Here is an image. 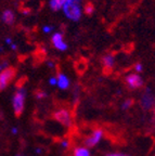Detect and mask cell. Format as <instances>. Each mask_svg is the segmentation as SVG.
Here are the masks:
<instances>
[{
	"label": "cell",
	"instance_id": "4",
	"mask_svg": "<svg viewBox=\"0 0 155 156\" xmlns=\"http://www.w3.org/2000/svg\"><path fill=\"white\" fill-rule=\"evenodd\" d=\"M16 75V71L14 67H7L5 69L0 72V91L5 90L9 86V83L13 80Z\"/></svg>",
	"mask_w": 155,
	"mask_h": 156
},
{
	"label": "cell",
	"instance_id": "19",
	"mask_svg": "<svg viewBox=\"0 0 155 156\" xmlns=\"http://www.w3.org/2000/svg\"><path fill=\"white\" fill-rule=\"evenodd\" d=\"M105 156H130V155L126 153H121V152H111V153H107Z\"/></svg>",
	"mask_w": 155,
	"mask_h": 156
},
{
	"label": "cell",
	"instance_id": "17",
	"mask_svg": "<svg viewBox=\"0 0 155 156\" xmlns=\"http://www.w3.org/2000/svg\"><path fill=\"white\" fill-rule=\"evenodd\" d=\"M35 97H36L37 99H38V100H41V99L46 98L47 94H46V92H45V91L38 90V91H36V93H35Z\"/></svg>",
	"mask_w": 155,
	"mask_h": 156
},
{
	"label": "cell",
	"instance_id": "15",
	"mask_svg": "<svg viewBox=\"0 0 155 156\" xmlns=\"http://www.w3.org/2000/svg\"><path fill=\"white\" fill-rule=\"evenodd\" d=\"M133 104V101L131 99H126V100L124 101L123 104H121V110L123 111H128Z\"/></svg>",
	"mask_w": 155,
	"mask_h": 156
},
{
	"label": "cell",
	"instance_id": "28",
	"mask_svg": "<svg viewBox=\"0 0 155 156\" xmlns=\"http://www.w3.org/2000/svg\"><path fill=\"white\" fill-rule=\"evenodd\" d=\"M35 152H36L37 154H41V152H42V151H41V149H36V151H35Z\"/></svg>",
	"mask_w": 155,
	"mask_h": 156
},
{
	"label": "cell",
	"instance_id": "20",
	"mask_svg": "<svg viewBox=\"0 0 155 156\" xmlns=\"http://www.w3.org/2000/svg\"><path fill=\"white\" fill-rule=\"evenodd\" d=\"M133 68H135V72H136L137 74H139L143 71V65L141 63H137L136 65L133 66Z\"/></svg>",
	"mask_w": 155,
	"mask_h": 156
},
{
	"label": "cell",
	"instance_id": "21",
	"mask_svg": "<svg viewBox=\"0 0 155 156\" xmlns=\"http://www.w3.org/2000/svg\"><path fill=\"white\" fill-rule=\"evenodd\" d=\"M56 76H51L50 78H49V83H50V86H56Z\"/></svg>",
	"mask_w": 155,
	"mask_h": 156
},
{
	"label": "cell",
	"instance_id": "2",
	"mask_svg": "<svg viewBox=\"0 0 155 156\" xmlns=\"http://www.w3.org/2000/svg\"><path fill=\"white\" fill-rule=\"evenodd\" d=\"M25 100H26V90H25V88L21 87L15 91L12 98V107L16 117L21 116L24 112Z\"/></svg>",
	"mask_w": 155,
	"mask_h": 156
},
{
	"label": "cell",
	"instance_id": "8",
	"mask_svg": "<svg viewBox=\"0 0 155 156\" xmlns=\"http://www.w3.org/2000/svg\"><path fill=\"white\" fill-rule=\"evenodd\" d=\"M51 41H52V44H53L54 48H56V50H59V51L64 52L68 49L67 42H66L65 39H64L63 34L60 32H56L52 35V37H51Z\"/></svg>",
	"mask_w": 155,
	"mask_h": 156
},
{
	"label": "cell",
	"instance_id": "11",
	"mask_svg": "<svg viewBox=\"0 0 155 156\" xmlns=\"http://www.w3.org/2000/svg\"><path fill=\"white\" fill-rule=\"evenodd\" d=\"M14 19H15V15H14V13H13V11H11V10H5V11H3L2 14H1L2 22L8 25L12 24V23L14 22Z\"/></svg>",
	"mask_w": 155,
	"mask_h": 156
},
{
	"label": "cell",
	"instance_id": "10",
	"mask_svg": "<svg viewBox=\"0 0 155 156\" xmlns=\"http://www.w3.org/2000/svg\"><path fill=\"white\" fill-rule=\"evenodd\" d=\"M101 62L104 69H112L115 65V56L112 53H107L102 56Z\"/></svg>",
	"mask_w": 155,
	"mask_h": 156
},
{
	"label": "cell",
	"instance_id": "3",
	"mask_svg": "<svg viewBox=\"0 0 155 156\" xmlns=\"http://www.w3.org/2000/svg\"><path fill=\"white\" fill-rule=\"evenodd\" d=\"M53 118L56 122H58L59 124H61L63 127L66 128H70L72 125H73V116H72V113L67 108H59L56 112H53Z\"/></svg>",
	"mask_w": 155,
	"mask_h": 156
},
{
	"label": "cell",
	"instance_id": "1",
	"mask_svg": "<svg viewBox=\"0 0 155 156\" xmlns=\"http://www.w3.org/2000/svg\"><path fill=\"white\" fill-rule=\"evenodd\" d=\"M82 1L84 0H66L62 8L65 17L72 22H78L82 16Z\"/></svg>",
	"mask_w": 155,
	"mask_h": 156
},
{
	"label": "cell",
	"instance_id": "25",
	"mask_svg": "<svg viewBox=\"0 0 155 156\" xmlns=\"http://www.w3.org/2000/svg\"><path fill=\"white\" fill-rule=\"evenodd\" d=\"M47 65H48L49 67H51V68L54 67V63H52V62H50V61H49L48 63H47Z\"/></svg>",
	"mask_w": 155,
	"mask_h": 156
},
{
	"label": "cell",
	"instance_id": "9",
	"mask_svg": "<svg viewBox=\"0 0 155 156\" xmlns=\"http://www.w3.org/2000/svg\"><path fill=\"white\" fill-rule=\"evenodd\" d=\"M56 86H58L59 88H60L61 90H66V89H68L70 86V79H68L67 75H65V74L63 73H60L58 76H56Z\"/></svg>",
	"mask_w": 155,
	"mask_h": 156
},
{
	"label": "cell",
	"instance_id": "13",
	"mask_svg": "<svg viewBox=\"0 0 155 156\" xmlns=\"http://www.w3.org/2000/svg\"><path fill=\"white\" fill-rule=\"evenodd\" d=\"M73 156H90V150L84 146H77L74 149Z\"/></svg>",
	"mask_w": 155,
	"mask_h": 156
},
{
	"label": "cell",
	"instance_id": "7",
	"mask_svg": "<svg viewBox=\"0 0 155 156\" xmlns=\"http://www.w3.org/2000/svg\"><path fill=\"white\" fill-rule=\"evenodd\" d=\"M140 104L143 110L150 111L155 108V95L150 90H146L142 93L140 99Z\"/></svg>",
	"mask_w": 155,
	"mask_h": 156
},
{
	"label": "cell",
	"instance_id": "27",
	"mask_svg": "<svg viewBox=\"0 0 155 156\" xmlns=\"http://www.w3.org/2000/svg\"><path fill=\"white\" fill-rule=\"evenodd\" d=\"M23 13H24V14H29V13H31V10H29V9H25L24 11H23Z\"/></svg>",
	"mask_w": 155,
	"mask_h": 156
},
{
	"label": "cell",
	"instance_id": "24",
	"mask_svg": "<svg viewBox=\"0 0 155 156\" xmlns=\"http://www.w3.org/2000/svg\"><path fill=\"white\" fill-rule=\"evenodd\" d=\"M5 44H10V46H11V44H13V42H12V39H11V38H7V39H5Z\"/></svg>",
	"mask_w": 155,
	"mask_h": 156
},
{
	"label": "cell",
	"instance_id": "22",
	"mask_svg": "<svg viewBox=\"0 0 155 156\" xmlns=\"http://www.w3.org/2000/svg\"><path fill=\"white\" fill-rule=\"evenodd\" d=\"M7 67H9V64H8V62H3V63L0 64V71H3V69H5Z\"/></svg>",
	"mask_w": 155,
	"mask_h": 156
},
{
	"label": "cell",
	"instance_id": "5",
	"mask_svg": "<svg viewBox=\"0 0 155 156\" xmlns=\"http://www.w3.org/2000/svg\"><path fill=\"white\" fill-rule=\"evenodd\" d=\"M103 136H104V131H103L101 128H97V129H95L85 139V141H84L85 146L86 147H88V149H90V147H95L96 145H98V144L101 142Z\"/></svg>",
	"mask_w": 155,
	"mask_h": 156
},
{
	"label": "cell",
	"instance_id": "6",
	"mask_svg": "<svg viewBox=\"0 0 155 156\" xmlns=\"http://www.w3.org/2000/svg\"><path fill=\"white\" fill-rule=\"evenodd\" d=\"M125 83L127 87L131 90H137L140 89L143 86V79L139 74L137 73H130L125 77Z\"/></svg>",
	"mask_w": 155,
	"mask_h": 156
},
{
	"label": "cell",
	"instance_id": "16",
	"mask_svg": "<svg viewBox=\"0 0 155 156\" xmlns=\"http://www.w3.org/2000/svg\"><path fill=\"white\" fill-rule=\"evenodd\" d=\"M70 142L68 139H63L62 141H61V146H62V149L67 150L68 147H70Z\"/></svg>",
	"mask_w": 155,
	"mask_h": 156
},
{
	"label": "cell",
	"instance_id": "14",
	"mask_svg": "<svg viewBox=\"0 0 155 156\" xmlns=\"http://www.w3.org/2000/svg\"><path fill=\"white\" fill-rule=\"evenodd\" d=\"M82 12L86 13L87 15L93 14V12H95V7H93V5H91V3H86V5H84V8H82Z\"/></svg>",
	"mask_w": 155,
	"mask_h": 156
},
{
	"label": "cell",
	"instance_id": "23",
	"mask_svg": "<svg viewBox=\"0 0 155 156\" xmlns=\"http://www.w3.org/2000/svg\"><path fill=\"white\" fill-rule=\"evenodd\" d=\"M11 132H12L13 134H16L17 132H19V129H17L16 127H13L12 129H11Z\"/></svg>",
	"mask_w": 155,
	"mask_h": 156
},
{
	"label": "cell",
	"instance_id": "12",
	"mask_svg": "<svg viewBox=\"0 0 155 156\" xmlns=\"http://www.w3.org/2000/svg\"><path fill=\"white\" fill-rule=\"evenodd\" d=\"M65 1L66 0H49V7H50V9L52 11L56 12V11L62 10Z\"/></svg>",
	"mask_w": 155,
	"mask_h": 156
},
{
	"label": "cell",
	"instance_id": "26",
	"mask_svg": "<svg viewBox=\"0 0 155 156\" xmlns=\"http://www.w3.org/2000/svg\"><path fill=\"white\" fill-rule=\"evenodd\" d=\"M11 49L15 51V50H17V46H16V44H11Z\"/></svg>",
	"mask_w": 155,
	"mask_h": 156
},
{
	"label": "cell",
	"instance_id": "18",
	"mask_svg": "<svg viewBox=\"0 0 155 156\" xmlns=\"http://www.w3.org/2000/svg\"><path fill=\"white\" fill-rule=\"evenodd\" d=\"M42 32H44L45 34H50V33L53 32V26H51V25H45V26L42 27Z\"/></svg>",
	"mask_w": 155,
	"mask_h": 156
}]
</instances>
